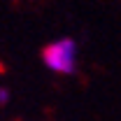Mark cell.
Listing matches in <instances>:
<instances>
[{
	"label": "cell",
	"instance_id": "6da1fadb",
	"mask_svg": "<svg viewBox=\"0 0 121 121\" xmlns=\"http://www.w3.org/2000/svg\"><path fill=\"white\" fill-rule=\"evenodd\" d=\"M77 60H79V47L72 37H58L42 49V63L54 75H63V77L75 75Z\"/></svg>",
	"mask_w": 121,
	"mask_h": 121
},
{
	"label": "cell",
	"instance_id": "7a4b0ae2",
	"mask_svg": "<svg viewBox=\"0 0 121 121\" xmlns=\"http://www.w3.org/2000/svg\"><path fill=\"white\" fill-rule=\"evenodd\" d=\"M7 103H9V91L0 89V105H7Z\"/></svg>",
	"mask_w": 121,
	"mask_h": 121
}]
</instances>
